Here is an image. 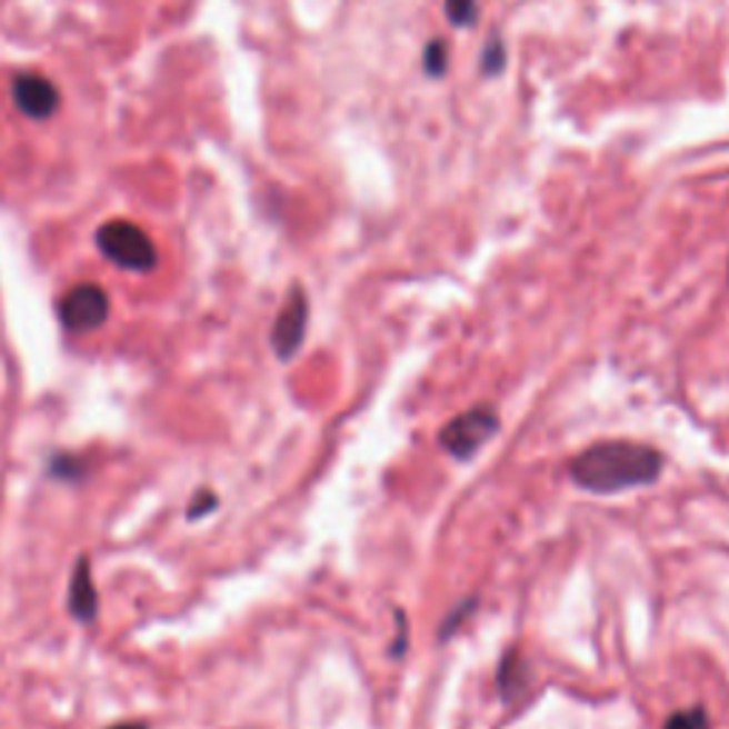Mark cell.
<instances>
[{
	"instance_id": "3",
	"label": "cell",
	"mask_w": 729,
	"mask_h": 729,
	"mask_svg": "<svg viewBox=\"0 0 729 729\" xmlns=\"http://www.w3.org/2000/svg\"><path fill=\"white\" fill-rule=\"evenodd\" d=\"M499 430V417L493 408H473L450 419L439 433V442L453 459H470Z\"/></svg>"
},
{
	"instance_id": "6",
	"label": "cell",
	"mask_w": 729,
	"mask_h": 729,
	"mask_svg": "<svg viewBox=\"0 0 729 729\" xmlns=\"http://www.w3.org/2000/svg\"><path fill=\"white\" fill-rule=\"evenodd\" d=\"M12 98L18 103V109L32 120H46L52 118L54 109L60 106V94L54 89L52 80H46L43 74H18L12 83Z\"/></svg>"
},
{
	"instance_id": "14",
	"label": "cell",
	"mask_w": 729,
	"mask_h": 729,
	"mask_svg": "<svg viewBox=\"0 0 729 729\" xmlns=\"http://www.w3.org/2000/svg\"><path fill=\"white\" fill-rule=\"evenodd\" d=\"M111 729H149V727H146V723L129 721V723H118V727H111Z\"/></svg>"
},
{
	"instance_id": "8",
	"label": "cell",
	"mask_w": 729,
	"mask_h": 729,
	"mask_svg": "<svg viewBox=\"0 0 729 729\" xmlns=\"http://www.w3.org/2000/svg\"><path fill=\"white\" fill-rule=\"evenodd\" d=\"M525 683H528V665L521 661L519 652H508V658H505V665H501L499 670L501 692H505V698H516Z\"/></svg>"
},
{
	"instance_id": "4",
	"label": "cell",
	"mask_w": 729,
	"mask_h": 729,
	"mask_svg": "<svg viewBox=\"0 0 729 729\" xmlns=\"http://www.w3.org/2000/svg\"><path fill=\"white\" fill-rule=\"evenodd\" d=\"M58 313L60 322H63L69 331H94V328L103 326L106 317H109V297H106V291L100 286L83 282V286H74L72 291L60 300Z\"/></svg>"
},
{
	"instance_id": "11",
	"label": "cell",
	"mask_w": 729,
	"mask_h": 729,
	"mask_svg": "<svg viewBox=\"0 0 729 729\" xmlns=\"http://www.w3.org/2000/svg\"><path fill=\"white\" fill-rule=\"evenodd\" d=\"M453 27H470L476 20V0H445Z\"/></svg>"
},
{
	"instance_id": "1",
	"label": "cell",
	"mask_w": 729,
	"mask_h": 729,
	"mask_svg": "<svg viewBox=\"0 0 729 729\" xmlns=\"http://www.w3.org/2000/svg\"><path fill=\"white\" fill-rule=\"evenodd\" d=\"M665 468L661 450L638 442H599L570 465L573 482L590 493H619L656 482Z\"/></svg>"
},
{
	"instance_id": "12",
	"label": "cell",
	"mask_w": 729,
	"mask_h": 729,
	"mask_svg": "<svg viewBox=\"0 0 729 729\" xmlns=\"http://www.w3.org/2000/svg\"><path fill=\"white\" fill-rule=\"evenodd\" d=\"M505 60H508V54H505V46H501V40L499 38L488 40V46H485V54H482L485 74H499L501 69H505Z\"/></svg>"
},
{
	"instance_id": "5",
	"label": "cell",
	"mask_w": 729,
	"mask_h": 729,
	"mask_svg": "<svg viewBox=\"0 0 729 729\" xmlns=\"http://www.w3.org/2000/svg\"><path fill=\"white\" fill-rule=\"evenodd\" d=\"M308 326V300L302 288H293L288 293L286 306H282L280 317L273 322V348L280 353V359H291L293 353L300 351L302 339H306Z\"/></svg>"
},
{
	"instance_id": "13",
	"label": "cell",
	"mask_w": 729,
	"mask_h": 729,
	"mask_svg": "<svg viewBox=\"0 0 729 729\" xmlns=\"http://www.w3.org/2000/svg\"><path fill=\"white\" fill-rule=\"evenodd\" d=\"M211 505H214V496L202 493L200 499H197V505H194V508H191V516H202V513H206V510L211 508Z\"/></svg>"
},
{
	"instance_id": "9",
	"label": "cell",
	"mask_w": 729,
	"mask_h": 729,
	"mask_svg": "<svg viewBox=\"0 0 729 729\" xmlns=\"http://www.w3.org/2000/svg\"><path fill=\"white\" fill-rule=\"evenodd\" d=\"M422 63L430 78H442L448 72V43L445 40H430Z\"/></svg>"
},
{
	"instance_id": "2",
	"label": "cell",
	"mask_w": 729,
	"mask_h": 729,
	"mask_svg": "<svg viewBox=\"0 0 729 729\" xmlns=\"http://www.w3.org/2000/svg\"><path fill=\"white\" fill-rule=\"evenodd\" d=\"M98 248L106 260L126 271H151L157 266V248L143 228L129 220H111L100 226Z\"/></svg>"
},
{
	"instance_id": "10",
	"label": "cell",
	"mask_w": 729,
	"mask_h": 729,
	"mask_svg": "<svg viewBox=\"0 0 729 729\" xmlns=\"http://www.w3.org/2000/svg\"><path fill=\"white\" fill-rule=\"evenodd\" d=\"M665 729H710V718H707V712H703L701 707H692V710L672 712V716L667 718Z\"/></svg>"
},
{
	"instance_id": "7",
	"label": "cell",
	"mask_w": 729,
	"mask_h": 729,
	"mask_svg": "<svg viewBox=\"0 0 729 729\" xmlns=\"http://www.w3.org/2000/svg\"><path fill=\"white\" fill-rule=\"evenodd\" d=\"M69 607L80 621H94L98 616V590L91 581L89 561H78L72 576V590H69Z\"/></svg>"
}]
</instances>
